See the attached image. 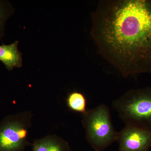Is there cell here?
I'll return each mask as SVG.
<instances>
[{"mask_svg": "<svg viewBox=\"0 0 151 151\" xmlns=\"http://www.w3.org/2000/svg\"><path fill=\"white\" fill-rule=\"evenodd\" d=\"M92 19L99 52L124 77L151 73V1H101Z\"/></svg>", "mask_w": 151, "mask_h": 151, "instance_id": "1", "label": "cell"}, {"mask_svg": "<svg viewBox=\"0 0 151 151\" xmlns=\"http://www.w3.org/2000/svg\"><path fill=\"white\" fill-rule=\"evenodd\" d=\"M82 116L86 140L94 151L104 150L116 142L118 132L113 126L108 106L102 103L87 109Z\"/></svg>", "mask_w": 151, "mask_h": 151, "instance_id": "2", "label": "cell"}, {"mask_svg": "<svg viewBox=\"0 0 151 151\" xmlns=\"http://www.w3.org/2000/svg\"><path fill=\"white\" fill-rule=\"evenodd\" d=\"M112 105L126 125L151 128V89H130Z\"/></svg>", "mask_w": 151, "mask_h": 151, "instance_id": "3", "label": "cell"}, {"mask_svg": "<svg viewBox=\"0 0 151 151\" xmlns=\"http://www.w3.org/2000/svg\"><path fill=\"white\" fill-rule=\"evenodd\" d=\"M33 116L22 111L6 116L0 123V151H24L32 143L28 139Z\"/></svg>", "mask_w": 151, "mask_h": 151, "instance_id": "4", "label": "cell"}, {"mask_svg": "<svg viewBox=\"0 0 151 151\" xmlns=\"http://www.w3.org/2000/svg\"><path fill=\"white\" fill-rule=\"evenodd\" d=\"M119 151H149L151 147V128L126 125L118 132Z\"/></svg>", "mask_w": 151, "mask_h": 151, "instance_id": "5", "label": "cell"}, {"mask_svg": "<svg viewBox=\"0 0 151 151\" xmlns=\"http://www.w3.org/2000/svg\"><path fill=\"white\" fill-rule=\"evenodd\" d=\"M32 151H70L67 141L55 134L36 139L32 143Z\"/></svg>", "mask_w": 151, "mask_h": 151, "instance_id": "6", "label": "cell"}, {"mask_svg": "<svg viewBox=\"0 0 151 151\" xmlns=\"http://www.w3.org/2000/svg\"><path fill=\"white\" fill-rule=\"evenodd\" d=\"M18 44L19 42L16 41L11 44L0 45V61L8 70L22 66V54L18 49Z\"/></svg>", "mask_w": 151, "mask_h": 151, "instance_id": "7", "label": "cell"}, {"mask_svg": "<svg viewBox=\"0 0 151 151\" xmlns=\"http://www.w3.org/2000/svg\"><path fill=\"white\" fill-rule=\"evenodd\" d=\"M67 107L71 111L76 113H82V115L87 111V101L85 96L78 92H70L66 99Z\"/></svg>", "mask_w": 151, "mask_h": 151, "instance_id": "8", "label": "cell"}, {"mask_svg": "<svg viewBox=\"0 0 151 151\" xmlns=\"http://www.w3.org/2000/svg\"><path fill=\"white\" fill-rule=\"evenodd\" d=\"M13 13V8L9 2L0 0V38L4 35L7 20Z\"/></svg>", "mask_w": 151, "mask_h": 151, "instance_id": "9", "label": "cell"}]
</instances>
